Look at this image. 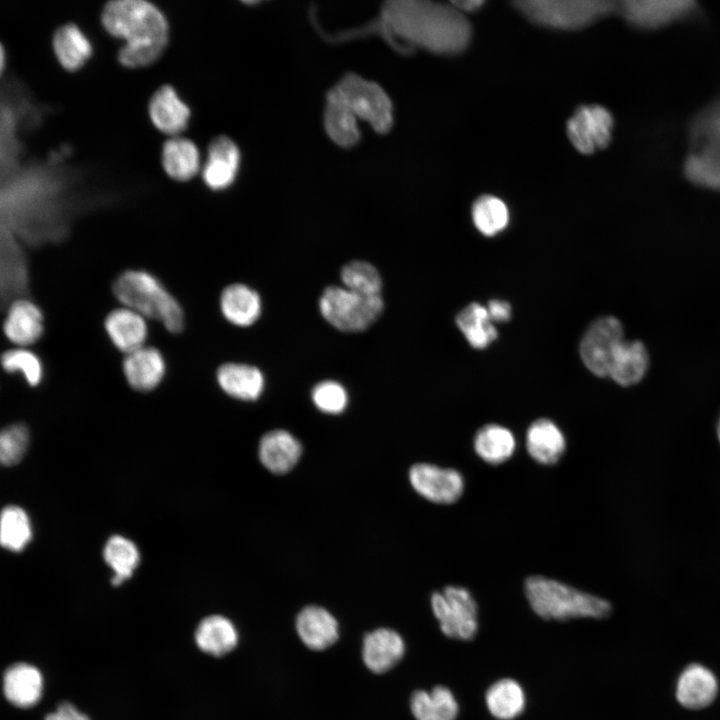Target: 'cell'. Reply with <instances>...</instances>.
<instances>
[{
    "instance_id": "obj_4",
    "label": "cell",
    "mask_w": 720,
    "mask_h": 720,
    "mask_svg": "<svg viewBox=\"0 0 720 720\" xmlns=\"http://www.w3.org/2000/svg\"><path fill=\"white\" fill-rule=\"evenodd\" d=\"M113 293L124 307L161 322L172 333H178L184 327V313L179 302L146 271L123 272L113 284Z\"/></svg>"
},
{
    "instance_id": "obj_46",
    "label": "cell",
    "mask_w": 720,
    "mask_h": 720,
    "mask_svg": "<svg viewBox=\"0 0 720 720\" xmlns=\"http://www.w3.org/2000/svg\"><path fill=\"white\" fill-rule=\"evenodd\" d=\"M456 9H458L460 12H474L478 10L483 4V0H461V1H451L450 2Z\"/></svg>"
},
{
    "instance_id": "obj_8",
    "label": "cell",
    "mask_w": 720,
    "mask_h": 720,
    "mask_svg": "<svg viewBox=\"0 0 720 720\" xmlns=\"http://www.w3.org/2000/svg\"><path fill=\"white\" fill-rule=\"evenodd\" d=\"M432 611L441 631L450 638L470 640L478 629L477 604L461 586H447L431 596Z\"/></svg>"
},
{
    "instance_id": "obj_10",
    "label": "cell",
    "mask_w": 720,
    "mask_h": 720,
    "mask_svg": "<svg viewBox=\"0 0 720 720\" xmlns=\"http://www.w3.org/2000/svg\"><path fill=\"white\" fill-rule=\"evenodd\" d=\"M614 119L601 105H582L567 121V135L572 145L582 154H593L605 149L611 141Z\"/></svg>"
},
{
    "instance_id": "obj_43",
    "label": "cell",
    "mask_w": 720,
    "mask_h": 720,
    "mask_svg": "<svg viewBox=\"0 0 720 720\" xmlns=\"http://www.w3.org/2000/svg\"><path fill=\"white\" fill-rule=\"evenodd\" d=\"M29 441V433L23 424H13L0 435V460L3 465L17 464L23 457Z\"/></svg>"
},
{
    "instance_id": "obj_33",
    "label": "cell",
    "mask_w": 720,
    "mask_h": 720,
    "mask_svg": "<svg viewBox=\"0 0 720 720\" xmlns=\"http://www.w3.org/2000/svg\"><path fill=\"white\" fill-rule=\"evenodd\" d=\"M486 705L489 712L499 720H512L524 710L525 693L518 682L502 679L487 690Z\"/></svg>"
},
{
    "instance_id": "obj_5",
    "label": "cell",
    "mask_w": 720,
    "mask_h": 720,
    "mask_svg": "<svg viewBox=\"0 0 720 720\" xmlns=\"http://www.w3.org/2000/svg\"><path fill=\"white\" fill-rule=\"evenodd\" d=\"M512 4L531 22L562 30L584 28L618 10V3L608 0H518Z\"/></svg>"
},
{
    "instance_id": "obj_14",
    "label": "cell",
    "mask_w": 720,
    "mask_h": 720,
    "mask_svg": "<svg viewBox=\"0 0 720 720\" xmlns=\"http://www.w3.org/2000/svg\"><path fill=\"white\" fill-rule=\"evenodd\" d=\"M148 113L154 126L172 137L183 132L190 118V109L171 85H162L151 96Z\"/></svg>"
},
{
    "instance_id": "obj_2",
    "label": "cell",
    "mask_w": 720,
    "mask_h": 720,
    "mask_svg": "<svg viewBox=\"0 0 720 720\" xmlns=\"http://www.w3.org/2000/svg\"><path fill=\"white\" fill-rule=\"evenodd\" d=\"M101 21L110 35L125 41L118 52V60L128 68L152 64L167 45V20L151 2L110 1L103 8Z\"/></svg>"
},
{
    "instance_id": "obj_7",
    "label": "cell",
    "mask_w": 720,
    "mask_h": 720,
    "mask_svg": "<svg viewBox=\"0 0 720 720\" xmlns=\"http://www.w3.org/2000/svg\"><path fill=\"white\" fill-rule=\"evenodd\" d=\"M351 111L370 123L379 133H386L393 123L392 103L376 83L355 74H347L332 89Z\"/></svg>"
},
{
    "instance_id": "obj_30",
    "label": "cell",
    "mask_w": 720,
    "mask_h": 720,
    "mask_svg": "<svg viewBox=\"0 0 720 720\" xmlns=\"http://www.w3.org/2000/svg\"><path fill=\"white\" fill-rule=\"evenodd\" d=\"M410 708L416 720H455L459 711L454 695L444 686H436L430 692L415 691Z\"/></svg>"
},
{
    "instance_id": "obj_24",
    "label": "cell",
    "mask_w": 720,
    "mask_h": 720,
    "mask_svg": "<svg viewBox=\"0 0 720 720\" xmlns=\"http://www.w3.org/2000/svg\"><path fill=\"white\" fill-rule=\"evenodd\" d=\"M526 449L536 462L553 465L565 452L566 440L561 429L553 421L540 418L527 429Z\"/></svg>"
},
{
    "instance_id": "obj_26",
    "label": "cell",
    "mask_w": 720,
    "mask_h": 720,
    "mask_svg": "<svg viewBox=\"0 0 720 720\" xmlns=\"http://www.w3.org/2000/svg\"><path fill=\"white\" fill-rule=\"evenodd\" d=\"M198 648L212 656H224L237 645L239 635L234 624L225 616L210 615L201 620L195 634Z\"/></svg>"
},
{
    "instance_id": "obj_42",
    "label": "cell",
    "mask_w": 720,
    "mask_h": 720,
    "mask_svg": "<svg viewBox=\"0 0 720 720\" xmlns=\"http://www.w3.org/2000/svg\"><path fill=\"white\" fill-rule=\"evenodd\" d=\"M311 395L314 405L327 414L342 413L348 403L345 388L340 383L332 380H325L316 384Z\"/></svg>"
},
{
    "instance_id": "obj_13",
    "label": "cell",
    "mask_w": 720,
    "mask_h": 720,
    "mask_svg": "<svg viewBox=\"0 0 720 720\" xmlns=\"http://www.w3.org/2000/svg\"><path fill=\"white\" fill-rule=\"evenodd\" d=\"M695 6L691 0H628L618 3V10L638 28L658 29L689 15Z\"/></svg>"
},
{
    "instance_id": "obj_47",
    "label": "cell",
    "mask_w": 720,
    "mask_h": 720,
    "mask_svg": "<svg viewBox=\"0 0 720 720\" xmlns=\"http://www.w3.org/2000/svg\"><path fill=\"white\" fill-rule=\"evenodd\" d=\"M715 437H716L717 443L720 446V414L715 423Z\"/></svg>"
},
{
    "instance_id": "obj_23",
    "label": "cell",
    "mask_w": 720,
    "mask_h": 720,
    "mask_svg": "<svg viewBox=\"0 0 720 720\" xmlns=\"http://www.w3.org/2000/svg\"><path fill=\"white\" fill-rule=\"evenodd\" d=\"M216 377L221 389L239 400H256L264 390V376L252 365L225 363L218 368Z\"/></svg>"
},
{
    "instance_id": "obj_28",
    "label": "cell",
    "mask_w": 720,
    "mask_h": 720,
    "mask_svg": "<svg viewBox=\"0 0 720 720\" xmlns=\"http://www.w3.org/2000/svg\"><path fill=\"white\" fill-rule=\"evenodd\" d=\"M648 363V352L643 343L624 340L614 355L608 377L624 387L635 385L643 379Z\"/></svg>"
},
{
    "instance_id": "obj_11",
    "label": "cell",
    "mask_w": 720,
    "mask_h": 720,
    "mask_svg": "<svg viewBox=\"0 0 720 720\" xmlns=\"http://www.w3.org/2000/svg\"><path fill=\"white\" fill-rule=\"evenodd\" d=\"M409 481L419 495L438 504L454 503L464 491V478L459 471L431 463L411 466Z\"/></svg>"
},
{
    "instance_id": "obj_38",
    "label": "cell",
    "mask_w": 720,
    "mask_h": 720,
    "mask_svg": "<svg viewBox=\"0 0 720 720\" xmlns=\"http://www.w3.org/2000/svg\"><path fill=\"white\" fill-rule=\"evenodd\" d=\"M684 174L695 185L720 190V155L708 150H695L685 160Z\"/></svg>"
},
{
    "instance_id": "obj_20",
    "label": "cell",
    "mask_w": 720,
    "mask_h": 720,
    "mask_svg": "<svg viewBox=\"0 0 720 720\" xmlns=\"http://www.w3.org/2000/svg\"><path fill=\"white\" fill-rule=\"evenodd\" d=\"M104 327L114 346L126 354L143 347L148 334L145 317L127 307L112 310Z\"/></svg>"
},
{
    "instance_id": "obj_19",
    "label": "cell",
    "mask_w": 720,
    "mask_h": 720,
    "mask_svg": "<svg viewBox=\"0 0 720 720\" xmlns=\"http://www.w3.org/2000/svg\"><path fill=\"white\" fill-rule=\"evenodd\" d=\"M405 652L402 637L394 630L379 628L363 638L362 657L374 673H384L394 667Z\"/></svg>"
},
{
    "instance_id": "obj_32",
    "label": "cell",
    "mask_w": 720,
    "mask_h": 720,
    "mask_svg": "<svg viewBox=\"0 0 720 720\" xmlns=\"http://www.w3.org/2000/svg\"><path fill=\"white\" fill-rule=\"evenodd\" d=\"M476 454L486 463L498 465L508 460L516 448L513 433L499 424L481 427L473 442Z\"/></svg>"
},
{
    "instance_id": "obj_35",
    "label": "cell",
    "mask_w": 720,
    "mask_h": 720,
    "mask_svg": "<svg viewBox=\"0 0 720 720\" xmlns=\"http://www.w3.org/2000/svg\"><path fill=\"white\" fill-rule=\"evenodd\" d=\"M103 556L105 562L114 572L111 580L114 586H118L130 578L140 561L137 546L121 535H114L108 539Z\"/></svg>"
},
{
    "instance_id": "obj_15",
    "label": "cell",
    "mask_w": 720,
    "mask_h": 720,
    "mask_svg": "<svg viewBox=\"0 0 720 720\" xmlns=\"http://www.w3.org/2000/svg\"><path fill=\"white\" fill-rule=\"evenodd\" d=\"M2 687L10 704L19 708H30L36 705L42 696L43 676L32 664L14 663L4 671Z\"/></svg>"
},
{
    "instance_id": "obj_17",
    "label": "cell",
    "mask_w": 720,
    "mask_h": 720,
    "mask_svg": "<svg viewBox=\"0 0 720 720\" xmlns=\"http://www.w3.org/2000/svg\"><path fill=\"white\" fill-rule=\"evenodd\" d=\"M239 162L236 144L226 136L215 138L209 145L207 162L202 170L205 184L212 190L227 188L235 179Z\"/></svg>"
},
{
    "instance_id": "obj_21",
    "label": "cell",
    "mask_w": 720,
    "mask_h": 720,
    "mask_svg": "<svg viewBox=\"0 0 720 720\" xmlns=\"http://www.w3.org/2000/svg\"><path fill=\"white\" fill-rule=\"evenodd\" d=\"M302 454V446L290 432L276 429L262 436L258 446V455L262 465L272 473L283 474L290 471Z\"/></svg>"
},
{
    "instance_id": "obj_40",
    "label": "cell",
    "mask_w": 720,
    "mask_h": 720,
    "mask_svg": "<svg viewBox=\"0 0 720 720\" xmlns=\"http://www.w3.org/2000/svg\"><path fill=\"white\" fill-rule=\"evenodd\" d=\"M341 280L344 287L356 293L381 295L382 279L377 269L365 261H352L343 266Z\"/></svg>"
},
{
    "instance_id": "obj_22",
    "label": "cell",
    "mask_w": 720,
    "mask_h": 720,
    "mask_svg": "<svg viewBox=\"0 0 720 720\" xmlns=\"http://www.w3.org/2000/svg\"><path fill=\"white\" fill-rule=\"evenodd\" d=\"M296 629L302 642L312 650H323L338 639V623L334 616L319 606L303 608L296 618Z\"/></svg>"
},
{
    "instance_id": "obj_41",
    "label": "cell",
    "mask_w": 720,
    "mask_h": 720,
    "mask_svg": "<svg viewBox=\"0 0 720 720\" xmlns=\"http://www.w3.org/2000/svg\"><path fill=\"white\" fill-rule=\"evenodd\" d=\"M1 364L8 373H21L30 386H36L42 381V362L35 353L25 347L5 351L1 357Z\"/></svg>"
},
{
    "instance_id": "obj_1",
    "label": "cell",
    "mask_w": 720,
    "mask_h": 720,
    "mask_svg": "<svg viewBox=\"0 0 720 720\" xmlns=\"http://www.w3.org/2000/svg\"><path fill=\"white\" fill-rule=\"evenodd\" d=\"M382 20L391 34L436 54L460 53L471 38L469 21L451 3L391 0L383 5Z\"/></svg>"
},
{
    "instance_id": "obj_44",
    "label": "cell",
    "mask_w": 720,
    "mask_h": 720,
    "mask_svg": "<svg viewBox=\"0 0 720 720\" xmlns=\"http://www.w3.org/2000/svg\"><path fill=\"white\" fill-rule=\"evenodd\" d=\"M44 720H90V718L74 704L64 701L53 712L47 714Z\"/></svg>"
},
{
    "instance_id": "obj_45",
    "label": "cell",
    "mask_w": 720,
    "mask_h": 720,
    "mask_svg": "<svg viewBox=\"0 0 720 720\" xmlns=\"http://www.w3.org/2000/svg\"><path fill=\"white\" fill-rule=\"evenodd\" d=\"M487 310L492 321H507L511 317V306L504 300H491Z\"/></svg>"
},
{
    "instance_id": "obj_16",
    "label": "cell",
    "mask_w": 720,
    "mask_h": 720,
    "mask_svg": "<svg viewBox=\"0 0 720 720\" xmlns=\"http://www.w3.org/2000/svg\"><path fill=\"white\" fill-rule=\"evenodd\" d=\"M3 330L7 339L18 347L34 344L44 330L42 311L28 299H17L7 310Z\"/></svg>"
},
{
    "instance_id": "obj_25",
    "label": "cell",
    "mask_w": 720,
    "mask_h": 720,
    "mask_svg": "<svg viewBox=\"0 0 720 720\" xmlns=\"http://www.w3.org/2000/svg\"><path fill=\"white\" fill-rule=\"evenodd\" d=\"M220 308L225 319L239 327L255 323L262 309L259 294L241 283L224 288L220 297Z\"/></svg>"
},
{
    "instance_id": "obj_12",
    "label": "cell",
    "mask_w": 720,
    "mask_h": 720,
    "mask_svg": "<svg viewBox=\"0 0 720 720\" xmlns=\"http://www.w3.org/2000/svg\"><path fill=\"white\" fill-rule=\"evenodd\" d=\"M720 682L716 673L705 664L691 662L677 674L674 697L687 710H702L717 699Z\"/></svg>"
},
{
    "instance_id": "obj_18",
    "label": "cell",
    "mask_w": 720,
    "mask_h": 720,
    "mask_svg": "<svg viewBox=\"0 0 720 720\" xmlns=\"http://www.w3.org/2000/svg\"><path fill=\"white\" fill-rule=\"evenodd\" d=\"M166 364L161 352L154 347L143 346L126 354L123 373L128 384L138 391H150L162 381Z\"/></svg>"
},
{
    "instance_id": "obj_27",
    "label": "cell",
    "mask_w": 720,
    "mask_h": 720,
    "mask_svg": "<svg viewBox=\"0 0 720 720\" xmlns=\"http://www.w3.org/2000/svg\"><path fill=\"white\" fill-rule=\"evenodd\" d=\"M52 47L60 65L71 72L79 70L92 55L90 40L74 23L64 24L54 32Z\"/></svg>"
},
{
    "instance_id": "obj_31",
    "label": "cell",
    "mask_w": 720,
    "mask_h": 720,
    "mask_svg": "<svg viewBox=\"0 0 720 720\" xmlns=\"http://www.w3.org/2000/svg\"><path fill=\"white\" fill-rule=\"evenodd\" d=\"M357 116L330 90L324 113V125L329 137L342 147H350L359 140Z\"/></svg>"
},
{
    "instance_id": "obj_39",
    "label": "cell",
    "mask_w": 720,
    "mask_h": 720,
    "mask_svg": "<svg viewBox=\"0 0 720 720\" xmlns=\"http://www.w3.org/2000/svg\"><path fill=\"white\" fill-rule=\"evenodd\" d=\"M695 150H708L720 155V102L698 114L690 126Z\"/></svg>"
},
{
    "instance_id": "obj_36",
    "label": "cell",
    "mask_w": 720,
    "mask_h": 720,
    "mask_svg": "<svg viewBox=\"0 0 720 720\" xmlns=\"http://www.w3.org/2000/svg\"><path fill=\"white\" fill-rule=\"evenodd\" d=\"M32 539V525L29 516L21 507L10 505L1 513L0 541L7 550H23Z\"/></svg>"
},
{
    "instance_id": "obj_3",
    "label": "cell",
    "mask_w": 720,
    "mask_h": 720,
    "mask_svg": "<svg viewBox=\"0 0 720 720\" xmlns=\"http://www.w3.org/2000/svg\"><path fill=\"white\" fill-rule=\"evenodd\" d=\"M524 587L531 608L544 619H602L612 611L606 599L544 576L528 577Z\"/></svg>"
},
{
    "instance_id": "obj_9",
    "label": "cell",
    "mask_w": 720,
    "mask_h": 720,
    "mask_svg": "<svg viewBox=\"0 0 720 720\" xmlns=\"http://www.w3.org/2000/svg\"><path fill=\"white\" fill-rule=\"evenodd\" d=\"M623 327L613 316L595 320L580 342V356L585 367L598 377H608L614 355L624 341Z\"/></svg>"
},
{
    "instance_id": "obj_37",
    "label": "cell",
    "mask_w": 720,
    "mask_h": 720,
    "mask_svg": "<svg viewBox=\"0 0 720 720\" xmlns=\"http://www.w3.org/2000/svg\"><path fill=\"white\" fill-rule=\"evenodd\" d=\"M472 220L479 232L490 237L506 228L509 222V211L501 199L483 195L473 203Z\"/></svg>"
},
{
    "instance_id": "obj_34",
    "label": "cell",
    "mask_w": 720,
    "mask_h": 720,
    "mask_svg": "<svg viewBox=\"0 0 720 720\" xmlns=\"http://www.w3.org/2000/svg\"><path fill=\"white\" fill-rule=\"evenodd\" d=\"M456 324L473 348L484 349L497 338L487 307L479 303L467 305L457 315Z\"/></svg>"
},
{
    "instance_id": "obj_6",
    "label": "cell",
    "mask_w": 720,
    "mask_h": 720,
    "mask_svg": "<svg viewBox=\"0 0 720 720\" xmlns=\"http://www.w3.org/2000/svg\"><path fill=\"white\" fill-rule=\"evenodd\" d=\"M319 308L323 318L338 330L360 332L382 314L381 295L367 296L345 287L328 286L321 294Z\"/></svg>"
},
{
    "instance_id": "obj_29",
    "label": "cell",
    "mask_w": 720,
    "mask_h": 720,
    "mask_svg": "<svg viewBox=\"0 0 720 720\" xmlns=\"http://www.w3.org/2000/svg\"><path fill=\"white\" fill-rule=\"evenodd\" d=\"M161 162L168 176L177 181H187L199 171V151L191 140L174 136L165 141Z\"/></svg>"
}]
</instances>
